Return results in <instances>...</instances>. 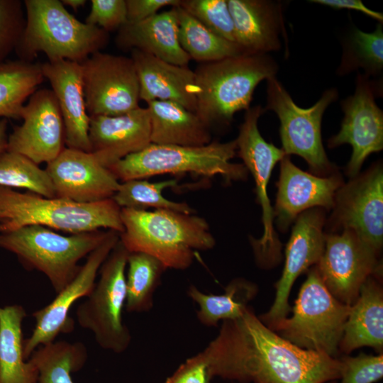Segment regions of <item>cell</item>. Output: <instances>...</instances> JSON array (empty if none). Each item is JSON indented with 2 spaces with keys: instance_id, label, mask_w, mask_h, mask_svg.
Listing matches in <instances>:
<instances>
[{
  "instance_id": "cell-1",
  "label": "cell",
  "mask_w": 383,
  "mask_h": 383,
  "mask_svg": "<svg viewBox=\"0 0 383 383\" xmlns=\"http://www.w3.org/2000/svg\"><path fill=\"white\" fill-rule=\"evenodd\" d=\"M216 337L199 353L211 379L240 383H327L340 378L339 358L302 349L267 327L248 306L222 321Z\"/></svg>"
},
{
  "instance_id": "cell-2",
  "label": "cell",
  "mask_w": 383,
  "mask_h": 383,
  "mask_svg": "<svg viewBox=\"0 0 383 383\" xmlns=\"http://www.w3.org/2000/svg\"><path fill=\"white\" fill-rule=\"evenodd\" d=\"M123 231L120 241L129 252H141L159 260L166 269L183 270L194 262L196 251L216 245L202 217L177 211L122 208Z\"/></svg>"
},
{
  "instance_id": "cell-3",
  "label": "cell",
  "mask_w": 383,
  "mask_h": 383,
  "mask_svg": "<svg viewBox=\"0 0 383 383\" xmlns=\"http://www.w3.org/2000/svg\"><path fill=\"white\" fill-rule=\"evenodd\" d=\"M278 69L268 54H243L201 63L194 71L195 113L210 128L231 125L235 113L250 108L257 86L276 77Z\"/></svg>"
},
{
  "instance_id": "cell-4",
  "label": "cell",
  "mask_w": 383,
  "mask_h": 383,
  "mask_svg": "<svg viewBox=\"0 0 383 383\" xmlns=\"http://www.w3.org/2000/svg\"><path fill=\"white\" fill-rule=\"evenodd\" d=\"M26 26L15 50L18 60L33 62L39 52L48 62L69 60L82 63L101 51L109 33L83 23L59 0H25Z\"/></svg>"
},
{
  "instance_id": "cell-5",
  "label": "cell",
  "mask_w": 383,
  "mask_h": 383,
  "mask_svg": "<svg viewBox=\"0 0 383 383\" xmlns=\"http://www.w3.org/2000/svg\"><path fill=\"white\" fill-rule=\"evenodd\" d=\"M121 211L112 198L82 204L0 186V233L35 225L70 234L101 229L121 233Z\"/></svg>"
},
{
  "instance_id": "cell-6",
  "label": "cell",
  "mask_w": 383,
  "mask_h": 383,
  "mask_svg": "<svg viewBox=\"0 0 383 383\" xmlns=\"http://www.w3.org/2000/svg\"><path fill=\"white\" fill-rule=\"evenodd\" d=\"M237 152L235 140L211 141L202 146H180L151 143L109 169L120 182L145 179L165 174H196L221 176L226 182L245 179L248 171L243 164L231 160Z\"/></svg>"
},
{
  "instance_id": "cell-7",
  "label": "cell",
  "mask_w": 383,
  "mask_h": 383,
  "mask_svg": "<svg viewBox=\"0 0 383 383\" xmlns=\"http://www.w3.org/2000/svg\"><path fill=\"white\" fill-rule=\"evenodd\" d=\"M108 233L97 230L65 235L45 226H28L0 233V248L15 254L26 268L44 274L57 294L76 276L80 260L97 248Z\"/></svg>"
},
{
  "instance_id": "cell-8",
  "label": "cell",
  "mask_w": 383,
  "mask_h": 383,
  "mask_svg": "<svg viewBox=\"0 0 383 383\" xmlns=\"http://www.w3.org/2000/svg\"><path fill=\"white\" fill-rule=\"evenodd\" d=\"M292 310L271 329L294 345L338 358L350 306L327 289L316 267L307 271Z\"/></svg>"
},
{
  "instance_id": "cell-9",
  "label": "cell",
  "mask_w": 383,
  "mask_h": 383,
  "mask_svg": "<svg viewBox=\"0 0 383 383\" xmlns=\"http://www.w3.org/2000/svg\"><path fill=\"white\" fill-rule=\"evenodd\" d=\"M129 253L119 239L100 267L99 281L76 311L78 324L93 333L99 346L118 354L125 352L131 342L123 321Z\"/></svg>"
},
{
  "instance_id": "cell-10",
  "label": "cell",
  "mask_w": 383,
  "mask_h": 383,
  "mask_svg": "<svg viewBox=\"0 0 383 383\" xmlns=\"http://www.w3.org/2000/svg\"><path fill=\"white\" fill-rule=\"evenodd\" d=\"M267 104L265 111H274L280 122L282 150L286 155H297L318 176H328L334 170L325 152L321 138V122L329 105L338 97L335 88L324 91L312 106L304 109L294 101L276 78L267 79Z\"/></svg>"
},
{
  "instance_id": "cell-11",
  "label": "cell",
  "mask_w": 383,
  "mask_h": 383,
  "mask_svg": "<svg viewBox=\"0 0 383 383\" xmlns=\"http://www.w3.org/2000/svg\"><path fill=\"white\" fill-rule=\"evenodd\" d=\"M265 111L260 105L245 111L235 141L236 153L254 179L257 201L262 208L263 234L260 239L252 238L251 244L257 262L267 267L280 260L282 248L273 227L274 211L267 186L275 165L286 155L282 148L267 143L259 131L258 119Z\"/></svg>"
},
{
  "instance_id": "cell-12",
  "label": "cell",
  "mask_w": 383,
  "mask_h": 383,
  "mask_svg": "<svg viewBox=\"0 0 383 383\" xmlns=\"http://www.w3.org/2000/svg\"><path fill=\"white\" fill-rule=\"evenodd\" d=\"M382 82L357 72L354 94L340 101L344 113L340 129L328 140L330 148L351 145L346 172L352 178L358 175L370 155L383 149V111L375 101L382 96Z\"/></svg>"
},
{
  "instance_id": "cell-13",
  "label": "cell",
  "mask_w": 383,
  "mask_h": 383,
  "mask_svg": "<svg viewBox=\"0 0 383 383\" xmlns=\"http://www.w3.org/2000/svg\"><path fill=\"white\" fill-rule=\"evenodd\" d=\"M80 64L89 116H116L139 107V82L131 57L99 51Z\"/></svg>"
},
{
  "instance_id": "cell-14",
  "label": "cell",
  "mask_w": 383,
  "mask_h": 383,
  "mask_svg": "<svg viewBox=\"0 0 383 383\" xmlns=\"http://www.w3.org/2000/svg\"><path fill=\"white\" fill-rule=\"evenodd\" d=\"M120 233L109 230L105 240L87 258L76 276L48 305L32 314L35 327L29 338L23 340L26 360L40 346L55 341L61 333H70L74 327L69 311L79 299L86 298L92 291L101 266L120 239Z\"/></svg>"
},
{
  "instance_id": "cell-15",
  "label": "cell",
  "mask_w": 383,
  "mask_h": 383,
  "mask_svg": "<svg viewBox=\"0 0 383 383\" xmlns=\"http://www.w3.org/2000/svg\"><path fill=\"white\" fill-rule=\"evenodd\" d=\"M334 226L353 231L377 255L383 243V170L379 162L342 185L335 196Z\"/></svg>"
},
{
  "instance_id": "cell-16",
  "label": "cell",
  "mask_w": 383,
  "mask_h": 383,
  "mask_svg": "<svg viewBox=\"0 0 383 383\" xmlns=\"http://www.w3.org/2000/svg\"><path fill=\"white\" fill-rule=\"evenodd\" d=\"M377 255L351 231L325 235L323 252L315 265L329 292L339 301L351 306L364 282L380 275Z\"/></svg>"
},
{
  "instance_id": "cell-17",
  "label": "cell",
  "mask_w": 383,
  "mask_h": 383,
  "mask_svg": "<svg viewBox=\"0 0 383 383\" xmlns=\"http://www.w3.org/2000/svg\"><path fill=\"white\" fill-rule=\"evenodd\" d=\"M23 123L8 136V151L48 163L65 148L62 116L52 89H38L21 110Z\"/></svg>"
},
{
  "instance_id": "cell-18",
  "label": "cell",
  "mask_w": 383,
  "mask_h": 383,
  "mask_svg": "<svg viewBox=\"0 0 383 383\" xmlns=\"http://www.w3.org/2000/svg\"><path fill=\"white\" fill-rule=\"evenodd\" d=\"M324 214L313 208L301 213L295 220L285 249L282 274L276 283V295L270 310L259 318L270 328L287 317L289 296L297 277L316 265L324 250Z\"/></svg>"
},
{
  "instance_id": "cell-19",
  "label": "cell",
  "mask_w": 383,
  "mask_h": 383,
  "mask_svg": "<svg viewBox=\"0 0 383 383\" xmlns=\"http://www.w3.org/2000/svg\"><path fill=\"white\" fill-rule=\"evenodd\" d=\"M56 197L89 204L111 199L120 182L90 152L65 147L45 169Z\"/></svg>"
},
{
  "instance_id": "cell-20",
  "label": "cell",
  "mask_w": 383,
  "mask_h": 383,
  "mask_svg": "<svg viewBox=\"0 0 383 383\" xmlns=\"http://www.w3.org/2000/svg\"><path fill=\"white\" fill-rule=\"evenodd\" d=\"M343 185L337 174L318 176L310 174L294 165L288 155L280 161V173L274 217L281 231L304 211L313 208L334 206L335 196Z\"/></svg>"
},
{
  "instance_id": "cell-21",
  "label": "cell",
  "mask_w": 383,
  "mask_h": 383,
  "mask_svg": "<svg viewBox=\"0 0 383 383\" xmlns=\"http://www.w3.org/2000/svg\"><path fill=\"white\" fill-rule=\"evenodd\" d=\"M89 139L90 152L109 168L151 144L149 111L139 106L120 115L89 116Z\"/></svg>"
},
{
  "instance_id": "cell-22",
  "label": "cell",
  "mask_w": 383,
  "mask_h": 383,
  "mask_svg": "<svg viewBox=\"0 0 383 383\" xmlns=\"http://www.w3.org/2000/svg\"><path fill=\"white\" fill-rule=\"evenodd\" d=\"M41 71L52 87L62 116L65 147L90 152L87 113L80 63L69 60L45 62Z\"/></svg>"
},
{
  "instance_id": "cell-23",
  "label": "cell",
  "mask_w": 383,
  "mask_h": 383,
  "mask_svg": "<svg viewBox=\"0 0 383 383\" xmlns=\"http://www.w3.org/2000/svg\"><path fill=\"white\" fill-rule=\"evenodd\" d=\"M235 43L244 54H268L287 38L282 4L268 0H228Z\"/></svg>"
},
{
  "instance_id": "cell-24",
  "label": "cell",
  "mask_w": 383,
  "mask_h": 383,
  "mask_svg": "<svg viewBox=\"0 0 383 383\" xmlns=\"http://www.w3.org/2000/svg\"><path fill=\"white\" fill-rule=\"evenodd\" d=\"M140 87V99L170 101L196 112V87L194 72L187 65H177L149 53L131 50Z\"/></svg>"
},
{
  "instance_id": "cell-25",
  "label": "cell",
  "mask_w": 383,
  "mask_h": 383,
  "mask_svg": "<svg viewBox=\"0 0 383 383\" xmlns=\"http://www.w3.org/2000/svg\"><path fill=\"white\" fill-rule=\"evenodd\" d=\"M177 6L138 23L127 22L118 29L116 45L122 50L136 49L174 65H187L191 58L179 42Z\"/></svg>"
},
{
  "instance_id": "cell-26",
  "label": "cell",
  "mask_w": 383,
  "mask_h": 383,
  "mask_svg": "<svg viewBox=\"0 0 383 383\" xmlns=\"http://www.w3.org/2000/svg\"><path fill=\"white\" fill-rule=\"evenodd\" d=\"M364 346L382 353L383 291L376 275L364 282L357 299L350 306L339 351L346 355Z\"/></svg>"
},
{
  "instance_id": "cell-27",
  "label": "cell",
  "mask_w": 383,
  "mask_h": 383,
  "mask_svg": "<svg viewBox=\"0 0 383 383\" xmlns=\"http://www.w3.org/2000/svg\"><path fill=\"white\" fill-rule=\"evenodd\" d=\"M147 104L151 143L202 146L211 142L210 128L196 113L170 101L154 100Z\"/></svg>"
},
{
  "instance_id": "cell-28",
  "label": "cell",
  "mask_w": 383,
  "mask_h": 383,
  "mask_svg": "<svg viewBox=\"0 0 383 383\" xmlns=\"http://www.w3.org/2000/svg\"><path fill=\"white\" fill-rule=\"evenodd\" d=\"M26 316L21 305L0 306V383H37L38 370L23 353L22 323Z\"/></svg>"
},
{
  "instance_id": "cell-29",
  "label": "cell",
  "mask_w": 383,
  "mask_h": 383,
  "mask_svg": "<svg viewBox=\"0 0 383 383\" xmlns=\"http://www.w3.org/2000/svg\"><path fill=\"white\" fill-rule=\"evenodd\" d=\"M257 291L254 282L237 277L227 284L223 294H206L192 284L189 287L187 294L199 305L196 312L199 321L205 326L212 327L217 326L220 321L240 317Z\"/></svg>"
},
{
  "instance_id": "cell-30",
  "label": "cell",
  "mask_w": 383,
  "mask_h": 383,
  "mask_svg": "<svg viewBox=\"0 0 383 383\" xmlns=\"http://www.w3.org/2000/svg\"><path fill=\"white\" fill-rule=\"evenodd\" d=\"M177 10L179 42L191 60L207 63L244 54L237 43L211 31L179 6Z\"/></svg>"
},
{
  "instance_id": "cell-31",
  "label": "cell",
  "mask_w": 383,
  "mask_h": 383,
  "mask_svg": "<svg viewBox=\"0 0 383 383\" xmlns=\"http://www.w3.org/2000/svg\"><path fill=\"white\" fill-rule=\"evenodd\" d=\"M40 64L20 60L0 66V116L21 118L25 102L44 81Z\"/></svg>"
},
{
  "instance_id": "cell-32",
  "label": "cell",
  "mask_w": 383,
  "mask_h": 383,
  "mask_svg": "<svg viewBox=\"0 0 383 383\" xmlns=\"http://www.w3.org/2000/svg\"><path fill=\"white\" fill-rule=\"evenodd\" d=\"M87 357L83 343L60 340L38 347L29 359L38 372L37 383H74L72 374L82 369Z\"/></svg>"
},
{
  "instance_id": "cell-33",
  "label": "cell",
  "mask_w": 383,
  "mask_h": 383,
  "mask_svg": "<svg viewBox=\"0 0 383 383\" xmlns=\"http://www.w3.org/2000/svg\"><path fill=\"white\" fill-rule=\"evenodd\" d=\"M127 266L126 310L148 312L153 306L154 293L167 269L156 257L141 252H130Z\"/></svg>"
},
{
  "instance_id": "cell-34",
  "label": "cell",
  "mask_w": 383,
  "mask_h": 383,
  "mask_svg": "<svg viewBox=\"0 0 383 383\" xmlns=\"http://www.w3.org/2000/svg\"><path fill=\"white\" fill-rule=\"evenodd\" d=\"M362 69L365 76L377 77L383 69V26L378 23L372 32L354 27L344 38L343 54L337 69L344 76Z\"/></svg>"
},
{
  "instance_id": "cell-35",
  "label": "cell",
  "mask_w": 383,
  "mask_h": 383,
  "mask_svg": "<svg viewBox=\"0 0 383 383\" xmlns=\"http://www.w3.org/2000/svg\"><path fill=\"white\" fill-rule=\"evenodd\" d=\"M177 185L175 179L150 182L145 179H131L120 182L112 199L122 209L145 210L147 208L165 209L192 214L193 209L187 203L167 199L162 192Z\"/></svg>"
},
{
  "instance_id": "cell-36",
  "label": "cell",
  "mask_w": 383,
  "mask_h": 383,
  "mask_svg": "<svg viewBox=\"0 0 383 383\" xmlns=\"http://www.w3.org/2000/svg\"><path fill=\"white\" fill-rule=\"evenodd\" d=\"M0 186L25 189L48 198L56 197L45 169L26 156L8 150L0 154Z\"/></svg>"
},
{
  "instance_id": "cell-37",
  "label": "cell",
  "mask_w": 383,
  "mask_h": 383,
  "mask_svg": "<svg viewBox=\"0 0 383 383\" xmlns=\"http://www.w3.org/2000/svg\"><path fill=\"white\" fill-rule=\"evenodd\" d=\"M179 6L211 31L235 43L228 0H180Z\"/></svg>"
},
{
  "instance_id": "cell-38",
  "label": "cell",
  "mask_w": 383,
  "mask_h": 383,
  "mask_svg": "<svg viewBox=\"0 0 383 383\" xmlns=\"http://www.w3.org/2000/svg\"><path fill=\"white\" fill-rule=\"evenodd\" d=\"M25 26L23 1L0 0V66L15 51Z\"/></svg>"
},
{
  "instance_id": "cell-39",
  "label": "cell",
  "mask_w": 383,
  "mask_h": 383,
  "mask_svg": "<svg viewBox=\"0 0 383 383\" xmlns=\"http://www.w3.org/2000/svg\"><path fill=\"white\" fill-rule=\"evenodd\" d=\"M343 364L340 383H374L383 377V355L361 353L338 357Z\"/></svg>"
},
{
  "instance_id": "cell-40",
  "label": "cell",
  "mask_w": 383,
  "mask_h": 383,
  "mask_svg": "<svg viewBox=\"0 0 383 383\" xmlns=\"http://www.w3.org/2000/svg\"><path fill=\"white\" fill-rule=\"evenodd\" d=\"M127 22L126 0H91V10L86 23L109 33L118 30Z\"/></svg>"
},
{
  "instance_id": "cell-41",
  "label": "cell",
  "mask_w": 383,
  "mask_h": 383,
  "mask_svg": "<svg viewBox=\"0 0 383 383\" xmlns=\"http://www.w3.org/2000/svg\"><path fill=\"white\" fill-rule=\"evenodd\" d=\"M207 366L199 353L188 358L163 383H209Z\"/></svg>"
},
{
  "instance_id": "cell-42",
  "label": "cell",
  "mask_w": 383,
  "mask_h": 383,
  "mask_svg": "<svg viewBox=\"0 0 383 383\" xmlns=\"http://www.w3.org/2000/svg\"><path fill=\"white\" fill-rule=\"evenodd\" d=\"M128 23H138L158 13L165 6H179L180 0H126Z\"/></svg>"
},
{
  "instance_id": "cell-43",
  "label": "cell",
  "mask_w": 383,
  "mask_h": 383,
  "mask_svg": "<svg viewBox=\"0 0 383 383\" xmlns=\"http://www.w3.org/2000/svg\"><path fill=\"white\" fill-rule=\"evenodd\" d=\"M310 2L326 6L334 9H349L362 12L370 18L383 22L382 13L367 8L360 0H311Z\"/></svg>"
},
{
  "instance_id": "cell-44",
  "label": "cell",
  "mask_w": 383,
  "mask_h": 383,
  "mask_svg": "<svg viewBox=\"0 0 383 383\" xmlns=\"http://www.w3.org/2000/svg\"><path fill=\"white\" fill-rule=\"evenodd\" d=\"M8 121L3 118L0 120V154L7 150L8 135H7Z\"/></svg>"
},
{
  "instance_id": "cell-45",
  "label": "cell",
  "mask_w": 383,
  "mask_h": 383,
  "mask_svg": "<svg viewBox=\"0 0 383 383\" xmlns=\"http://www.w3.org/2000/svg\"><path fill=\"white\" fill-rule=\"evenodd\" d=\"M61 2L64 6L71 7L74 11H77L78 9L84 6L87 3L86 0H62Z\"/></svg>"
},
{
  "instance_id": "cell-46",
  "label": "cell",
  "mask_w": 383,
  "mask_h": 383,
  "mask_svg": "<svg viewBox=\"0 0 383 383\" xmlns=\"http://www.w3.org/2000/svg\"><path fill=\"white\" fill-rule=\"evenodd\" d=\"M327 383H336V380H334V381H331V382H328Z\"/></svg>"
}]
</instances>
